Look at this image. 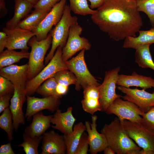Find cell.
<instances>
[{"label":"cell","instance_id":"6da1fadb","mask_svg":"<svg viewBox=\"0 0 154 154\" xmlns=\"http://www.w3.org/2000/svg\"><path fill=\"white\" fill-rule=\"evenodd\" d=\"M92 22L116 41L135 37L143 26L136 0H105L91 15Z\"/></svg>","mask_w":154,"mask_h":154},{"label":"cell","instance_id":"7a4b0ae2","mask_svg":"<svg viewBox=\"0 0 154 154\" xmlns=\"http://www.w3.org/2000/svg\"><path fill=\"white\" fill-rule=\"evenodd\" d=\"M101 133L105 136L108 146L117 154H127L132 149L140 148L128 136L118 117L109 124H105Z\"/></svg>","mask_w":154,"mask_h":154},{"label":"cell","instance_id":"3957f363","mask_svg":"<svg viewBox=\"0 0 154 154\" xmlns=\"http://www.w3.org/2000/svg\"><path fill=\"white\" fill-rule=\"evenodd\" d=\"M69 6L66 5L62 17L55 27L50 31L52 38V46L49 53L45 58L44 63L47 65L54 54L59 47L63 48L66 42L71 26L78 22V18L72 16Z\"/></svg>","mask_w":154,"mask_h":154},{"label":"cell","instance_id":"277c9868","mask_svg":"<svg viewBox=\"0 0 154 154\" xmlns=\"http://www.w3.org/2000/svg\"><path fill=\"white\" fill-rule=\"evenodd\" d=\"M62 47L59 46L47 65L35 77L27 81L25 88L27 95H33L45 81L53 77L58 72L68 69L62 59Z\"/></svg>","mask_w":154,"mask_h":154},{"label":"cell","instance_id":"5b68a950","mask_svg":"<svg viewBox=\"0 0 154 154\" xmlns=\"http://www.w3.org/2000/svg\"><path fill=\"white\" fill-rule=\"evenodd\" d=\"M52 38L48 34L45 39L38 41L35 36L29 41L28 45L31 47L29 58L28 80L35 77L44 67L45 56L52 43Z\"/></svg>","mask_w":154,"mask_h":154},{"label":"cell","instance_id":"8992f818","mask_svg":"<svg viewBox=\"0 0 154 154\" xmlns=\"http://www.w3.org/2000/svg\"><path fill=\"white\" fill-rule=\"evenodd\" d=\"M129 137L142 149L140 154H154V132L141 124L124 120L121 122Z\"/></svg>","mask_w":154,"mask_h":154},{"label":"cell","instance_id":"52a82bcc","mask_svg":"<svg viewBox=\"0 0 154 154\" xmlns=\"http://www.w3.org/2000/svg\"><path fill=\"white\" fill-rule=\"evenodd\" d=\"M85 50L83 49L75 57L64 62L68 69L75 75L77 79L75 89L79 90L87 86L100 85L97 80L90 73L87 67L84 59Z\"/></svg>","mask_w":154,"mask_h":154},{"label":"cell","instance_id":"ba28073f","mask_svg":"<svg viewBox=\"0 0 154 154\" xmlns=\"http://www.w3.org/2000/svg\"><path fill=\"white\" fill-rule=\"evenodd\" d=\"M120 70V67L118 66L106 72L103 83L98 87L101 111L105 112L115 100L122 97L117 94L116 92L117 82Z\"/></svg>","mask_w":154,"mask_h":154},{"label":"cell","instance_id":"9c48e42d","mask_svg":"<svg viewBox=\"0 0 154 154\" xmlns=\"http://www.w3.org/2000/svg\"><path fill=\"white\" fill-rule=\"evenodd\" d=\"M105 112L108 114L116 115L121 122L127 120L140 124L144 113L134 103L121 98L115 100Z\"/></svg>","mask_w":154,"mask_h":154},{"label":"cell","instance_id":"30bf717a","mask_svg":"<svg viewBox=\"0 0 154 154\" xmlns=\"http://www.w3.org/2000/svg\"><path fill=\"white\" fill-rule=\"evenodd\" d=\"M82 27L78 22L70 27L66 44L62 49V58L66 61L78 51L83 49L89 50L91 45L87 38L81 37Z\"/></svg>","mask_w":154,"mask_h":154},{"label":"cell","instance_id":"8fae6325","mask_svg":"<svg viewBox=\"0 0 154 154\" xmlns=\"http://www.w3.org/2000/svg\"><path fill=\"white\" fill-rule=\"evenodd\" d=\"M60 98L56 96H51L39 98L27 95L25 117L30 121L34 115L42 110H47L52 113L55 112L60 105Z\"/></svg>","mask_w":154,"mask_h":154},{"label":"cell","instance_id":"7c38bea8","mask_svg":"<svg viewBox=\"0 0 154 154\" xmlns=\"http://www.w3.org/2000/svg\"><path fill=\"white\" fill-rule=\"evenodd\" d=\"M67 0H60L48 13L37 28L33 32L38 41L45 39L54 26L60 20Z\"/></svg>","mask_w":154,"mask_h":154},{"label":"cell","instance_id":"4fadbf2b","mask_svg":"<svg viewBox=\"0 0 154 154\" xmlns=\"http://www.w3.org/2000/svg\"><path fill=\"white\" fill-rule=\"evenodd\" d=\"M117 88L125 94L122 97L123 100L134 103L144 113L154 106V91L149 93L143 89H132L121 86H118Z\"/></svg>","mask_w":154,"mask_h":154},{"label":"cell","instance_id":"5bb4252c","mask_svg":"<svg viewBox=\"0 0 154 154\" xmlns=\"http://www.w3.org/2000/svg\"><path fill=\"white\" fill-rule=\"evenodd\" d=\"M3 31L7 36L5 48L9 50L20 49L28 51L29 48L28 42L35 36L33 31L17 27L11 29L5 27L3 28Z\"/></svg>","mask_w":154,"mask_h":154},{"label":"cell","instance_id":"9a60e30c","mask_svg":"<svg viewBox=\"0 0 154 154\" xmlns=\"http://www.w3.org/2000/svg\"><path fill=\"white\" fill-rule=\"evenodd\" d=\"M98 116L92 115V123L86 121L85 125L88 136L89 145L88 151L91 154H96L103 151L105 148L108 146L104 135L98 131L96 127Z\"/></svg>","mask_w":154,"mask_h":154},{"label":"cell","instance_id":"2e32d148","mask_svg":"<svg viewBox=\"0 0 154 154\" xmlns=\"http://www.w3.org/2000/svg\"><path fill=\"white\" fill-rule=\"evenodd\" d=\"M26 100L27 94L25 88L14 86L9 108L12 114L13 127L15 131L17 130L20 124H25V118L22 108Z\"/></svg>","mask_w":154,"mask_h":154},{"label":"cell","instance_id":"e0dca14e","mask_svg":"<svg viewBox=\"0 0 154 154\" xmlns=\"http://www.w3.org/2000/svg\"><path fill=\"white\" fill-rule=\"evenodd\" d=\"M42 139L40 154H66V146L63 135L51 130L42 135Z\"/></svg>","mask_w":154,"mask_h":154},{"label":"cell","instance_id":"ac0fdd59","mask_svg":"<svg viewBox=\"0 0 154 154\" xmlns=\"http://www.w3.org/2000/svg\"><path fill=\"white\" fill-rule=\"evenodd\" d=\"M28 72V63L12 64L0 69V75L10 81L15 86L25 88Z\"/></svg>","mask_w":154,"mask_h":154},{"label":"cell","instance_id":"d6986e66","mask_svg":"<svg viewBox=\"0 0 154 154\" xmlns=\"http://www.w3.org/2000/svg\"><path fill=\"white\" fill-rule=\"evenodd\" d=\"M73 108L68 107L66 112H62L58 109L53 115L51 122L52 128L57 130L64 134L70 133L73 131V125L76 119L72 114Z\"/></svg>","mask_w":154,"mask_h":154},{"label":"cell","instance_id":"ffe728a7","mask_svg":"<svg viewBox=\"0 0 154 154\" xmlns=\"http://www.w3.org/2000/svg\"><path fill=\"white\" fill-rule=\"evenodd\" d=\"M116 85L126 88L136 86L146 90L154 88V79L138 74L135 71L131 75L119 74Z\"/></svg>","mask_w":154,"mask_h":154},{"label":"cell","instance_id":"44dd1931","mask_svg":"<svg viewBox=\"0 0 154 154\" xmlns=\"http://www.w3.org/2000/svg\"><path fill=\"white\" fill-rule=\"evenodd\" d=\"M98 86H90L83 89V98L81 102L82 108L84 111L92 115L101 111Z\"/></svg>","mask_w":154,"mask_h":154},{"label":"cell","instance_id":"7402d4cb","mask_svg":"<svg viewBox=\"0 0 154 154\" xmlns=\"http://www.w3.org/2000/svg\"><path fill=\"white\" fill-rule=\"evenodd\" d=\"M52 116L44 115L41 111L35 114L31 123L25 129V133L32 137L42 136L50 126Z\"/></svg>","mask_w":154,"mask_h":154},{"label":"cell","instance_id":"603a6c76","mask_svg":"<svg viewBox=\"0 0 154 154\" xmlns=\"http://www.w3.org/2000/svg\"><path fill=\"white\" fill-rule=\"evenodd\" d=\"M138 32V36H129L125 39L123 48L135 49L141 45L154 43V27L148 30H140Z\"/></svg>","mask_w":154,"mask_h":154},{"label":"cell","instance_id":"cb8c5ba5","mask_svg":"<svg viewBox=\"0 0 154 154\" xmlns=\"http://www.w3.org/2000/svg\"><path fill=\"white\" fill-rule=\"evenodd\" d=\"M34 6L25 0H15L13 17L6 23V27L9 29L16 27L21 20L26 17Z\"/></svg>","mask_w":154,"mask_h":154},{"label":"cell","instance_id":"d4e9b609","mask_svg":"<svg viewBox=\"0 0 154 154\" xmlns=\"http://www.w3.org/2000/svg\"><path fill=\"white\" fill-rule=\"evenodd\" d=\"M86 131L85 124L80 122L74 125L70 133L63 135L66 146L67 154H74L83 133Z\"/></svg>","mask_w":154,"mask_h":154},{"label":"cell","instance_id":"484cf974","mask_svg":"<svg viewBox=\"0 0 154 154\" xmlns=\"http://www.w3.org/2000/svg\"><path fill=\"white\" fill-rule=\"evenodd\" d=\"M49 12L44 10L35 9L30 14L21 20L16 27L33 32Z\"/></svg>","mask_w":154,"mask_h":154},{"label":"cell","instance_id":"4316f807","mask_svg":"<svg viewBox=\"0 0 154 154\" xmlns=\"http://www.w3.org/2000/svg\"><path fill=\"white\" fill-rule=\"evenodd\" d=\"M150 45H143L136 48L135 60L139 67L144 68H149L154 71V62L150 50Z\"/></svg>","mask_w":154,"mask_h":154},{"label":"cell","instance_id":"83f0119b","mask_svg":"<svg viewBox=\"0 0 154 154\" xmlns=\"http://www.w3.org/2000/svg\"><path fill=\"white\" fill-rule=\"evenodd\" d=\"M29 55L28 51L17 52L7 49L0 53V69L18 62L23 58H29Z\"/></svg>","mask_w":154,"mask_h":154},{"label":"cell","instance_id":"f1b7e54d","mask_svg":"<svg viewBox=\"0 0 154 154\" xmlns=\"http://www.w3.org/2000/svg\"><path fill=\"white\" fill-rule=\"evenodd\" d=\"M23 142L18 145L23 148L26 154H38V147L42 136L32 137L24 133Z\"/></svg>","mask_w":154,"mask_h":154},{"label":"cell","instance_id":"f546056e","mask_svg":"<svg viewBox=\"0 0 154 154\" xmlns=\"http://www.w3.org/2000/svg\"><path fill=\"white\" fill-rule=\"evenodd\" d=\"M12 121V114L9 107L2 112L0 116V127L6 133L10 141L13 139L14 129Z\"/></svg>","mask_w":154,"mask_h":154},{"label":"cell","instance_id":"4dcf8cb0","mask_svg":"<svg viewBox=\"0 0 154 154\" xmlns=\"http://www.w3.org/2000/svg\"><path fill=\"white\" fill-rule=\"evenodd\" d=\"M70 8L74 13L82 15H92L96 10L92 9L87 0H69Z\"/></svg>","mask_w":154,"mask_h":154},{"label":"cell","instance_id":"1f68e13d","mask_svg":"<svg viewBox=\"0 0 154 154\" xmlns=\"http://www.w3.org/2000/svg\"><path fill=\"white\" fill-rule=\"evenodd\" d=\"M57 85L54 78L52 77L45 81L38 88L36 92L43 97L51 96H57L56 92Z\"/></svg>","mask_w":154,"mask_h":154},{"label":"cell","instance_id":"d6a6232c","mask_svg":"<svg viewBox=\"0 0 154 154\" xmlns=\"http://www.w3.org/2000/svg\"><path fill=\"white\" fill-rule=\"evenodd\" d=\"M136 3L137 11L147 15L154 27V0H136Z\"/></svg>","mask_w":154,"mask_h":154},{"label":"cell","instance_id":"836d02e7","mask_svg":"<svg viewBox=\"0 0 154 154\" xmlns=\"http://www.w3.org/2000/svg\"><path fill=\"white\" fill-rule=\"evenodd\" d=\"M57 84L68 87L71 84L76 85L77 79L74 74L69 70H61L56 72L53 76Z\"/></svg>","mask_w":154,"mask_h":154},{"label":"cell","instance_id":"e575fe53","mask_svg":"<svg viewBox=\"0 0 154 154\" xmlns=\"http://www.w3.org/2000/svg\"><path fill=\"white\" fill-rule=\"evenodd\" d=\"M141 124L154 132V106L144 113L142 116Z\"/></svg>","mask_w":154,"mask_h":154},{"label":"cell","instance_id":"d590c367","mask_svg":"<svg viewBox=\"0 0 154 154\" xmlns=\"http://www.w3.org/2000/svg\"><path fill=\"white\" fill-rule=\"evenodd\" d=\"M89 148L88 134L84 132L81 136L74 154H87Z\"/></svg>","mask_w":154,"mask_h":154},{"label":"cell","instance_id":"8d00e7d4","mask_svg":"<svg viewBox=\"0 0 154 154\" xmlns=\"http://www.w3.org/2000/svg\"><path fill=\"white\" fill-rule=\"evenodd\" d=\"M14 86L7 79L0 76V96L8 93H13Z\"/></svg>","mask_w":154,"mask_h":154},{"label":"cell","instance_id":"74e56055","mask_svg":"<svg viewBox=\"0 0 154 154\" xmlns=\"http://www.w3.org/2000/svg\"><path fill=\"white\" fill-rule=\"evenodd\" d=\"M60 0H39L34 6L35 9L44 10L50 11Z\"/></svg>","mask_w":154,"mask_h":154},{"label":"cell","instance_id":"f35d334b","mask_svg":"<svg viewBox=\"0 0 154 154\" xmlns=\"http://www.w3.org/2000/svg\"><path fill=\"white\" fill-rule=\"evenodd\" d=\"M13 93H11L0 96V113L9 107V102Z\"/></svg>","mask_w":154,"mask_h":154},{"label":"cell","instance_id":"ab89813d","mask_svg":"<svg viewBox=\"0 0 154 154\" xmlns=\"http://www.w3.org/2000/svg\"><path fill=\"white\" fill-rule=\"evenodd\" d=\"M13 150L10 143L1 145L0 147V154H15Z\"/></svg>","mask_w":154,"mask_h":154},{"label":"cell","instance_id":"60d3db41","mask_svg":"<svg viewBox=\"0 0 154 154\" xmlns=\"http://www.w3.org/2000/svg\"><path fill=\"white\" fill-rule=\"evenodd\" d=\"M7 36L3 31L0 32V53L4 50L7 41Z\"/></svg>","mask_w":154,"mask_h":154},{"label":"cell","instance_id":"b9f144b4","mask_svg":"<svg viewBox=\"0 0 154 154\" xmlns=\"http://www.w3.org/2000/svg\"><path fill=\"white\" fill-rule=\"evenodd\" d=\"M90 2V8L92 9L98 8L103 4L105 0H88Z\"/></svg>","mask_w":154,"mask_h":154},{"label":"cell","instance_id":"7bdbcfd3","mask_svg":"<svg viewBox=\"0 0 154 154\" xmlns=\"http://www.w3.org/2000/svg\"><path fill=\"white\" fill-rule=\"evenodd\" d=\"M7 12L6 7V3L4 0H0V18L5 16Z\"/></svg>","mask_w":154,"mask_h":154},{"label":"cell","instance_id":"ee69618b","mask_svg":"<svg viewBox=\"0 0 154 154\" xmlns=\"http://www.w3.org/2000/svg\"><path fill=\"white\" fill-rule=\"evenodd\" d=\"M103 151L104 154H115V153L113 149L109 146L106 147Z\"/></svg>","mask_w":154,"mask_h":154},{"label":"cell","instance_id":"f6af8a7d","mask_svg":"<svg viewBox=\"0 0 154 154\" xmlns=\"http://www.w3.org/2000/svg\"><path fill=\"white\" fill-rule=\"evenodd\" d=\"M141 149H132L127 152V154H140Z\"/></svg>","mask_w":154,"mask_h":154},{"label":"cell","instance_id":"bcb514c9","mask_svg":"<svg viewBox=\"0 0 154 154\" xmlns=\"http://www.w3.org/2000/svg\"><path fill=\"white\" fill-rule=\"evenodd\" d=\"M32 4L34 7L38 2L39 0H25Z\"/></svg>","mask_w":154,"mask_h":154}]
</instances>
